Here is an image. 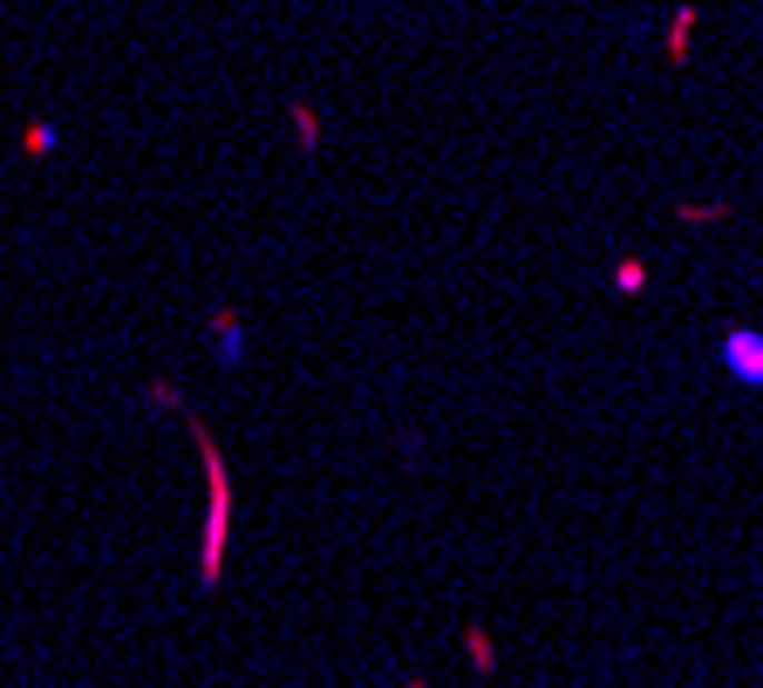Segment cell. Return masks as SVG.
Returning a JSON list of instances; mask_svg holds the SVG:
<instances>
[{
	"label": "cell",
	"instance_id": "obj_1",
	"mask_svg": "<svg viewBox=\"0 0 763 688\" xmlns=\"http://www.w3.org/2000/svg\"><path fill=\"white\" fill-rule=\"evenodd\" d=\"M723 368H730L736 382L763 389V341H756V335H730V348H723Z\"/></svg>",
	"mask_w": 763,
	"mask_h": 688
}]
</instances>
